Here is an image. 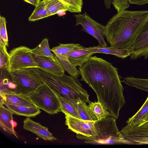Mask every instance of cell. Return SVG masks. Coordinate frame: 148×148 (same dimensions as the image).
Listing matches in <instances>:
<instances>
[{
	"mask_svg": "<svg viewBox=\"0 0 148 148\" xmlns=\"http://www.w3.org/2000/svg\"><path fill=\"white\" fill-rule=\"evenodd\" d=\"M32 56L40 69L58 76H61L65 74V70L60 61L55 54V60L47 57L40 56L33 54Z\"/></svg>",
	"mask_w": 148,
	"mask_h": 148,
	"instance_id": "13",
	"label": "cell"
},
{
	"mask_svg": "<svg viewBox=\"0 0 148 148\" xmlns=\"http://www.w3.org/2000/svg\"><path fill=\"white\" fill-rule=\"evenodd\" d=\"M130 4H133L139 5L148 3V0H128Z\"/></svg>",
	"mask_w": 148,
	"mask_h": 148,
	"instance_id": "33",
	"label": "cell"
},
{
	"mask_svg": "<svg viewBox=\"0 0 148 148\" xmlns=\"http://www.w3.org/2000/svg\"><path fill=\"white\" fill-rule=\"evenodd\" d=\"M7 22L5 18L0 16V42L8 46V38L6 28Z\"/></svg>",
	"mask_w": 148,
	"mask_h": 148,
	"instance_id": "31",
	"label": "cell"
},
{
	"mask_svg": "<svg viewBox=\"0 0 148 148\" xmlns=\"http://www.w3.org/2000/svg\"><path fill=\"white\" fill-rule=\"evenodd\" d=\"M120 132L125 139L134 144H148V121L139 126L127 125L122 128Z\"/></svg>",
	"mask_w": 148,
	"mask_h": 148,
	"instance_id": "9",
	"label": "cell"
},
{
	"mask_svg": "<svg viewBox=\"0 0 148 148\" xmlns=\"http://www.w3.org/2000/svg\"><path fill=\"white\" fill-rule=\"evenodd\" d=\"M148 113V97L143 105L138 111L127 120V125H134L138 124L139 121Z\"/></svg>",
	"mask_w": 148,
	"mask_h": 148,
	"instance_id": "26",
	"label": "cell"
},
{
	"mask_svg": "<svg viewBox=\"0 0 148 148\" xmlns=\"http://www.w3.org/2000/svg\"><path fill=\"white\" fill-rule=\"evenodd\" d=\"M78 68L81 80L94 91L98 101L105 108L108 115L118 119L119 111L126 101L117 69L96 56H91L82 67Z\"/></svg>",
	"mask_w": 148,
	"mask_h": 148,
	"instance_id": "1",
	"label": "cell"
},
{
	"mask_svg": "<svg viewBox=\"0 0 148 148\" xmlns=\"http://www.w3.org/2000/svg\"><path fill=\"white\" fill-rule=\"evenodd\" d=\"M121 81L129 86L148 92V79L131 77L124 78Z\"/></svg>",
	"mask_w": 148,
	"mask_h": 148,
	"instance_id": "22",
	"label": "cell"
},
{
	"mask_svg": "<svg viewBox=\"0 0 148 148\" xmlns=\"http://www.w3.org/2000/svg\"><path fill=\"white\" fill-rule=\"evenodd\" d=\"M0 103V125L3 130L18 138L14 130L13 113Z\"/></svg>",
	"mask_w": 148,
	"mask_h": 148,
	"instance_id": "15",
	"label": "cell"
},
{
	"mask_svg": "<svg viewBox=\"0 0 148 148\" xmlns=\"http://www.w3.org/2000/svg\"><path fill=\"white\" fill-rule=\"evenodd\" d=\"M148 18V10L117 12L105 26V37L111 47L131 50Z\"/></svg>",
	"mask_w": 148,
	"mask_h": 148,
	"instance_id": "2",
	"label": "cell"
},
{
	"mask_svg": "<svg viewBox=\"0 0 148 148\" xmlns=\"http://www.w3.org/2000/svg\"><path fill=\"white\" fill-rule=\"evenodd\" d=\"M130 50L131 60L142 57L145 59L148 58V18L141 28Z\"/></svg>",
	"mask_w": 148,
	"mask_h": 148,
	"instance_id": "10",
	"label": "cell"
},
{
	"mask_svg": "<svg viewBox=\"0 0 148 148\" xmlns=\"http://www.w3.org/2000/svg\"><path fill=\"white\" fill-rule=\"evenodd\" d=\"M36 71L43 82L57 95L70 101L80 99L89 103V95L78 78L65 75L58 76L37 68Z\"/></svg>",
	"mask_w": 148,
	"mask_h": 148,
	"instance_id": "3",
	"label": "cell"
},
{
	"mask_svg": "<svg viewBox=\"0 0 148 148\" xmlns=\"http://www.w3.org/2000/svg\"><path fill=\"white\" fill-rule=\"evenodd\" d=\"M83 47L79 43L60 44L51 50L59 60H68L69 56L72 52Z\"/></svg>",
	"mask_w": 148,
	"mask_h": 148,
	"instance_id": "16",
	"label": "cell"
},
{
	"mask_svg": "<svg viewBox=\"0 0 148 148\" xmlns=\"http://www.w3.org/2000/svg\"><path fill=\"white\" fill-rule=\"evenodd\" d=\"M28 96L38 108L49 114L62 112L56 94L45 83Z\"/></svg>",
	"mask_w": 148,
	"mask_h": 148,
	"instance_id": "6",
	"label": "cell"
},
{
	"mask_svg": "<svg viewBox=\"0 0 148 148\" xmlns=\"http://www.w3.org/2000/svg\"><path fill=\"white\" fill-rule=\"evenodd\" d=\"M6 47L4 44L0 42V68L1 69L8 71L9 53Z\"/></svg>",
	"mask_w": 148,
	"mask_h": 148,
	"instance_id": "29",
	"label": "cell"
},
{
	"mask_svg": "<svg viewBox=\"0 0 148 148\" xmlns=\"http://www.w3.org/2000/svg\"><path fill=\"white\" fill-rule=\"evenodd\" d=\"M88 106L93 114L96 116L97 120L101 119L108 115L105 108L98 101L95 102H89Z\"/></svg>",
	"mask_w": 148,
	"mask_h": 148,
	"instance_id": "27",
	"label": "cell"
},
{
	"mask_svg": "<svg viewBox=\"0 0 148 148\" xmlns=\"http://www.w3.org/2000/svg\"><path fill=\"white\" fill-rule=\"evenodd\" d=\"M36 67L25 68L8 72L16 86L15 92L28 95L44 83L37 73Z\"/></svg>",
	"mask_w": 148,
	"mask_h": 148,
	"instance_id": "5",
	"label": "cell"
},
{
	"mask_svg": "<svg viewBox=\"0 0 148 148\" xmlns=\"http://www.w3.org/2000/svg\"><path fill=\"white\" fill-rule=\"evenodd\" d=\"M23 128L30 131L36 135L38 137L45 140L53 141L56 140L54 137L46 127L42 126L40 123L36 122L30 118L27 117L23 121Z\"/></svg>",
	"mask_w": 148,
	"mask_h": 148,
	"instance_id": "14",
	"label": "cell"
},
{
	"mask_svg": "<svg viewBox=\"0 0 148 148\" xmlns=\"http://www.w3.org/2000/svg\"><path fill=\"white\" fill-rule=\"evenodd\" d=\"M72 102L76 108L80 119L88 121H96L97 119L90 109L86 103L80 99Z\"/></svg>",
	"mask_w": 148,
	"mask_h": 148,
	"instance_id": "20",
	"label": "cell"
},
{
	"mask_svg": "<svg viewBox=\"0 0 148 148\" xmlns=\"http://www.w3.org/2000/svg\"><path fill=\"white\" fill-rule=\"evenodd\" d=\"M116 119L107 115L101 119L97 120L95 123L96 132L94 137H89L76 134V137L90 144H134L131 141L125 139L121 134L116 125Z\"/></svg>",
	"mask_w": 148,
	"mask_h": 148,
	"instance_id": "4",
	"label": "cell"
},
{
	"mask_svg": "<svg viewBox=\"0 0 148 148\" xmlns=\"http://www.w3.org/2000/svg\"><path fill=\"white\" fill-rule=\"evenodd\" d=\"M94 54L88 47H83L72 52L69 56V60L73 64L82 67Z\"/></svg>",
	"mask_w": 148,
	"mask_h": 148,
	"instance_id": "17",
	"label": "cell"
},
{
	"mask_svg": "<svg viewBox=\"0 0 148 148\" xmlns=\"http://www.w3.org/2000/svg\"><path fill=\"white\" fill-rule=\"evenodd\" d=\"M65 71L71 76L78 78L80 75V72L76 68V66L72 64L68 60H59Z\"/></svg>",
	"mask_w": 148,
	"mask_h": 148,
	"instance_id": "30",
	"label": "cell"
},
{
	"mask_svg": "<svg viewBox=\"0 0 148 148\" xmlns=\"http://www.w3.org/2000/svg\"><path fill=\"white\" fill-rule=\"evenodd\" d=\"M59 0L65 5L68 11L73 13H79L81 12L83 0Z\"/></svg>",
	"mask_w": 148,
	"mask_h": 148,
	"instance_id": "28",
	"label": "cell"
},
{
	"mask_svg": "<svg viewBox=\"0 0 148 148\" xmlns=\"http://www.w3.org/2000/svg\"><path fill=\"white\" fill-rule=\"evenodd\" d=\"M50 49L47 38L44 39L42 42L34 48L31 49L33 55L42 57H47L55 60V56Z\"/></svg>",
	"mask_w": 148,
	"mask_h": 148,
	"instance_id": "21",
	"label": "cell"
},
{
	"mask_svg": "<svg viewBox=\"0 0 148 148\" xmlns=\"http://www.w3.org/2000/svg\"><path fill=\"white\" fill-rule=\"evenodd\" d=\"M112 1V0H104V3L106 9H109L110 8Z\"/></svg>",
	"mask_w": 148,
	"mask_h": 148,
	"instance_id": "35",
	"label": "cell"
},
{
	"mask_svg": "<svg viewBox=\"0 0 148 148\" xmlns=\"http://www.w3.org/2000/svg\"><path fill=\"white\" fill-rule=\"evenodd\" d=\"M76 18V26L80 25L82 30L97 39L101 47H107L104 37L105 26L97 22L91 18L86 12L83 14L79 13L74 14Z\"/></svg>",
	"mask_w": 148,
	"mask_h": 148,
	"instance_id": "8",
	"label": "cell"
},
{
	"mask_svg": "<svg viewBox=\"0 0 148 148\" xmlns=\"http://www.w3.org/2000/svg\"><path fill=\"white\" fill-rule=\"evenodd\" d=\"M33 5L36 6L38 4L36 0H23Z\"/></svg>",
	"mask_w": 148,
	"mask_h": 148,
	"instance_id": "36",
	"label": "cell"
},
{
	"mask_svg": "<svg viewBox=\"0 0 148 148\" xmlns=\"http://www.w3.org/2000/svg\"><path fill=\"white\" fill-rule=\"evenodd\" d=\"M36 0V1L37 3H38V4L39 3L40 1V0Z\"/></svg>",
	"mask_w": 148,
	"mask_h": 148,
	"instance_id": "37",
	"label": "cell"
},
{
	"mask_svg": "<svg viewBox=\"0 0 148 148\" xmlns=\"http://www.w3.org/2000/svg\"><path fill=\"white\" fill-rule=\"evenodd\" d=\"M0 102L18 106L37 107L29 96L18 93L13 90L4 88L0 92Z\"/></svg>",
	"mask_w": 148,
	"mask_h": 148,
	"instance_id": "12",
	"label": "cell"
},
{
	"mask_svg": "<svg viewBox=\"0 0 148 148\" xmlns=\"http://www.w3.org/2000/svg\"><path fill=\"white\" fill-rule=\"evenodd\" d=\"M49 16L57 14L60 10L67 11V9L59 0H44Z\"/></svg>",
	"mask_w": 148,
	"mask_h": 148,
	"instance_id": "25",
	"label": "cell"
},
{
	"mask_svg": "<svg viewBox=\"0 0 148 148\" xmlns=\"http://www.w3.org/2000/svg\"><path fill=\"white\" fill-rule=\"evenodd\" d=\"M56 95L61 103L62 112L80 119L77 110L73 103L65 98Z\"/></svg>",
	"mask_w": 148,
	"mask_h": 148,
	"instance_id": "23",
	"label": "cell"
},
{
	"mask_svg": "<svg viewBox=\"0 0 148 148\" xmlns=\"http://www.w3.org/2000/svg\"><path fill=\"white\" fill-rule=\"evenodd\" d=\"M13 114L26 117H34L40 113V109L37 107L18 106L9 104L4 105Z\"/></svg>",
	"mask_w": 148,
	"mask_h": 148,
	"instance_id": "19",
	"label": "cell"
},
{
	"mask_svg": "<svg viewBox=\"0 0 148 148\" xmlns=\"http://www.w3.org/2000/svg\"><path fill=\"white\" fill-rule=\"evenodd\" d=\"M65 124L68 128L76 134L89 137H94L96 134L95 126L96 121H88L79 119L67 114H64Z\"/></svg>",
	"mask_w": 148,
	"mask_h": 148,
	"instance_id": "11",
	"label": "cell"
},
{
	"mask_svg": "<svg viewBox=\"0 0 148 148\" xmlns=\"http://www.w3.org/2000/svg\"><path fill=\"white\" fill-rule=\"evenodd\" d=\"M147 121H148V113L136 125L139 126Z\"/></svg>",
	"mask_w": 148,
	"mask_h": 148,
	"instance_id": "34",
	"label": "cell"
},
{
	"mask_svg": "<svg viewBox=\"0 0 148 148\" xmlns=\"http://www.w3.org/2000/svg\"><path fill=\"white\" fill-rule=\"evenodd\" d=\"M8 71L30 67L39 68L34 60L31 49L21 46L14 48L9 53Z\"/></svg>",
	"mask_w": 148,
	"mask_h": 148,
	"instance_id": "7",
	"label": "cell"
},
{
	"mask_svg": "<svg viewBox=\"0 0 148 148\" xmlns=\"http://www.w3.org/2000/svg\"><path fill=\"white\" fill-rule=\"evenodd\" d=\"M88 49L95 54L101 53L114 55L122 59L126 58L131 54L130 49H122L112 47H101L99 46L88 47Z\"/></svg>",
	"mask_w": 148,
	"mask_h": 148,
	"instance_id": "18",
	"label": "cell"
},
{
	"mask_svg": "<svg viewBox=\"0 0 148 148\" xmlns=\"http://www.w3.org/2000/svg\"><path fill=\"white\" fill-rule=\"evenodd\" d=\"M49 16L44 0L40 1L29 17V21H34Z\"/></svg>",
	"mask_w": 148,
	"mask_h": 148,
	"instance_id": "24",
	"label": "cell"
},
{
	"mask_svg": "<svg viewBox=\"0 0 148 148\" xmlns=\"http://www.w3.org/2000/svg\"><path fill=\"white\" fill-rule=\"evenodd\" d=\"M112 3L117 12L124 11L129 7L128 0H112Z\"/></svg>",
	"mask_w": 148,
	"mask_h": 148,
	"instance_id": "32",
	"label": "cell"
}]
</instances>
